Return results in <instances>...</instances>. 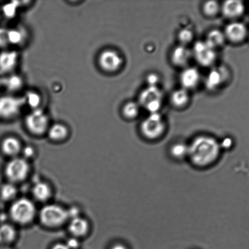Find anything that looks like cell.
Wrapping results in <instances>:
<instances>
[{
    "mask_svg": "<svg viewBox=\"0 0 249 249\" xmlns=\"http://www.w3.org/2000/svg\"><path fill=\"white\" fill-rule=\"evenodd\" d=\"M189 157L197 167H207L218 160L221 153V145L211 136L197 137L189 145Z\"/></svg>",
    "mask_w": 249,
    "mask_h": 249,
    "instance_id": "6da1fadb",
    "label": "cell"
},
{
    "mask_svg": "<svg viewBox=\"0 0 249 249\" xmlns=\"http://www.w3.org/2000/svg\"><path fill=\"white\" fill-rule=\"evenodd\" d=\"M38 215L36 204L28 197H17L11 202L9 216L14 224L21 226H28Z\"/></svg>",
    "mask_w": 249,
    "mask_h": 249,
    "instance_id": "7a4b0ae2",
    "label": "cell"
},
{
    "mask_svg": "<svg viewBox=\"0 0 249 249\" xmlns=\"http://www.w3.org/2000/svg\"><path fill=\"white\" fill-rule=\"evenodd\" d=\"M38 218L41 225L49 229L61 228L69 221L68 209L55 203H47L38 212Z\"/></svg>",
    "mask_w": 249,
    "mask_h": 249,
    "instance_id": "3957f363",
    "label": "cell"
},
{
    "mask_svg": "<svg viewBox=\"0 0 249 249\" xmlns=\"http://www.w3.org/2000/svg\"><path fill=\"white\" fill-rule=\"evenodd\" d=\"M29 161L22 157L11 158L4 166L5 177L8 182L16 184L24 181L30 174Z\"/></svg>",
    "mask_w": 249,
    "mask_h": 249,
    "instance_id": "277c9868",
    "label": "cell"
},
{
    "mask_svg": "<svg viewBox=\"0 0 249 249\" xmlns=\"http://www.w3.org/2000/svg\"><path fill=\"white\" fill-rule=\"evenodd\" d=\"M140 129L145 138L154 140L164 133L165 124L159 113H151L141 123Z\"/></svg>",
    "mask_w": 249,
    "mask_h": 249,
    "instance_id": "5b68a950",
    "label": "cell"
},
{
    "mask_svg": "<svg viewBox=\"0 0 249 249\" xmlns=\"http://www.w3.org/2000/svg\"><path fill=\"white\" fill-rule=\"evenodd\" d=\"M139 102L151 114L158 113L162 104V91L157 86H148L141 92Z\"/></svg>",
    "mask_w": 249,
    "mask_h": 249,
    "instance_id": "8992f818",
    "label": "cell"
},
{
    "mask_svg": "<svg viewBox=\"0 0 249 249\" xmlns=\"http://www.w3.org/2000/svg\"><path fill=\"white\" fill-rule=\"evenodd\" d=\"M25 124L31 133L41 136L49 129V119L45 112L41 109H34L26 116Z\"/></svg>",
    "mask_w": 249,
    "mask_h": 249,
    "instance_id": "52a82bcc",
    "label": "cell"
},
{
    "mask_svg": "<svg viewBox=\"0 0 249 249\" xmlns=\"http://www.w3.org/2000/svg\"><path fill=\"white\" fill-rule=\"evenodd\" d=\"M25 105L23 97L5 96L0 97V118L9 119L18 116Z\"/></svg>",
    "mask_w": 249,
    "mask_h": 249,
    "instance_id": "ba28073f",
    "label": "cell"
},
{
    "mask_svg": "<svg viewBox=\"0 0 249 249\" xmlns=\"http://www.w3.org/2000/svg\"><path fill=\"white\" fill-rule=\"evenodd\" d=\"M193 54L195 59L203 67H211L216 59L215 50L205 41H199L195 43Z\"/></svg>",
    "mask_w": 249,
    "mask_h": 249,
    "instance_id": "9c48e42d",
    "label": "cell"
},
{
    "mask_svg": "<svg viewBox=\"0 0 249 249\" xmlns=\"http://www.w3.org/2000/svg\"><path fill=\"white\" fill-rule=\"evenodd\" d=\"M99 64L102 70L107 72H115L123 64V58L116 51L107 50L100 53Z\"/></svg>",
    "mask_w": 249,
    "mask_h": 249,
    "instance_id": "30bf717a",
    "label": "cell"
},
{
    "mask_svg": "<svg viewBox=\"0 0 249 249\" xmlns=\"http://www.w3.org/2000/svg\"><path fill=\"white\" fill-rule=\"evenodd\" d=\"M67 225L68 231L73 237L78 239L84 238L90 232L89 221L81 216L70 219L68 222Z\"/></svg>",
    "mask_w": 249,
    "mask_h": 249,
    "instance_id": "8fae6325",
    "label": "cell"
},
{
    "mask_svg": "<svg viewBox=\"0 0 249 249\" xmlns=\"http://www.w3.org/2000/svg\"><path fill=\"white\" fill-rule=\"evenodd\" d=\"M224 35L233 43L242 42L247 37L248 31L246 26L240 22H233L226 27Z\"/></svg>",
    "mask_w": 249,
    "mask_h": 249,
    "instance_id": "7c38bea8",
    "label": "cell"
},
{
    "mask_svg": "<svg viewBox=\"0 0 249 249\" xmlns=\"http://www.w3.org/2000/svg\"><path fill=\"white\" fill-rule=\"evenodd\" d=\"M229 72L224 68L213 69L209 73L206 80V86L210 91L218 89L229 79Z\"/></svg>",
    "mask_w": 249,
    "mask_h": 249,
    "instance_id": "4fadbf2b",
    "label": "cell"
},
{
    "mask_svg": "<svg viewBox=\"0 0 249 249\" xmlns=\"http://www.w3.org/2000/svg\"><path fill=\"white\" fill-rule=\"evenodd\" d=\"M23 146L20 141L14 136H8L2 141L0 149L4 155L14 158L21 153Z\"/></svg>",
    "mask_w": 249,
    "mask_h": 249,
    "instance_id": "5bb4252c",
    "label": "cell"
},
{
    "mask_svg": "<svg viewBox=\"0 0 249 249\" xmlns=\"http://www.w3.org/2000/svg\"><path fill=\"white\" fill-rule=\"evenodd\" d=\"M32 194L36 201L45 203L50 201L52 197L53 190L48 182L38 180L34 183L32 188Z\"/></svg>",
    "mask_w": 249,
    "mask_h": 249,
    "instance_id": "9a60e30c",
    "label": "cell"
},
{
    "mask_svg": "<svg viewBox=\"0 0 249 249\" xmlns=\"http://www.w3.org/2000/svg\"><path fill=\"white\" fill-rule=\"evenodd\" d=\"M199 71L193 67L185 69L180 76V84L185 89H194L199 84Z\"/></svg>",
    "mask_w": 249,
    "mask_h": 249,
    "instance_id": "2e32d148",
    "label": "cell"
},
{
    "mask_svg": "<svg viewBox=\"0 0 249 249\" xmlns=\"http://www.w3.org/2000/svg\"><path fill=\"white\" fill-rule=\"evenodd\" d=\"M245 11L243 2L236 0H229L224 2L222 12L224 16L229 18H236L241 17Z\"/></svg>",
    "mask_w": 249,
    "mask_h": 249,
    "instance_id": "e0dca14e",
    "label": "cell"
},
{
    "mask_svg": "<svg viewBox=\"0 0 249 249\" xmlns=\"http://www.w3.org/2000/svg\"><path fill=\"white\" fill-rule=\"evenodd\" d=\"M18 53L15 51H3L0 53V71L8 74L16 68Z\"/></svg>",
    "mask_w": 249,
    "mask_h": 249,
    "instance_id": "ac0fdd59",
    "label": "cell"
},
{
    "mask_svg": "<svg viewBox=\"0 0 249 249\" xmlns=\"http://www.w3.org/2000/svg\"><path fill=\"white\" fill-rule=\"evenodd\" d=\"M18 232L14 225L3 223L0 225V246H10L17 240Z\"/></svg>",
    "mask_w": 249,
    "mask_h": 249,
    "instance_id": "d6986e66",
    "label": "cell"
},
{
    "mask_svg": "<svg viewBox=\"0 0 249 249\" xmlns=\"http://www.w3.org/2000/svg\"><path fill=\"white\" fill-rule=\"evenodd\" d=\"M49 138L56 142H60L67 139L69 130L67 126L61 124H55L49 127L47 131Z\"/></svg>",
    "mask_w": 249,
    "mask_h": 249,
    "instance_id": "ffe728a7",
    "label": "cell"
},
{
    "mask_svg": "<svg viewBox=\"0 0 249 249\" xmlns=\"http://www.w3.org/2000/svg\"><path fill=\"white\" fill-rule=\"evenodd\" d=\"M190 52L184 45L177 46L173 50L172 53V62L178 67H184L189 62Z\"/></svg>",
    "mask_w": 249,
    "mask_h": 249,
    "instance_id": "44dd1931",
    "label": "cell"
},
{
    "mask_svg": "<svg viewBox=\"0 0 249 249\" xmlns=\"http://www.w3.org/2000/svg\"><path fill=\"white\" fill-rule=\"evenodd\" d=\"M18 189L16 184L7 182L0 188V198L5 202H13L17 198Z\"/></svg>",
    "mask_w": 249,
    "mask_h": 249,
    "instance_id": "7402d4cb",
    "label": "cell"
},
{
    "mask_svg": "<svg viewBox=\"0 0 249 249\" xmlns=\"http://www.w3.org/2000/svg\"><path fill=\"white\" fill-rule=\"evenodd\" d=\"M225 40L226 36L223 32L218 29H213L209 32L207 36L206 40L205 41L215 50L216 48L223 45Z\"/></svg>",
    "mask_w": 249,
    "mask_h": 249,
    "instance_id": "603a6c76",
    "label": "cell"
},
{
    "mask_svg": "<svg viewBox=\"0 0 249 249\" xmlns=\"http://www.w3.org/2000/svg\"><path fill=\"white\" fill-rule=\"evenodd\" d=\"M172 102L175 107H182L189 102V95L184 89L176 90L172 95Z\"/></svg>",
    "mask_w": 249,
    "mask_h": 249,
    "instance_id": "cb8c5ba5",
    "label": "cell"
},
{
    "mask_svg": "<svg viewBox=\"0 0 249 249\" xmlns=\"http://www.w3.org/2000/svg\"><path fill=\"white\" fill-rule=\"evenodd\" d=\"M25 33L20 28H13L7 30V38L9 44L11 45H20L25 39Z\"/></svg>",
    "mask_w": 249,
    "mask_h": 249,
    "instance_id": "d4e9b609",
    "label": "cell"
},
{
    "mask_svg": "<svg viewBox=\"0 0 249 249\" xmlns=\"http://www.w3.org/2000/svg\"><path fill=\"white\" fill-rule=\"evenodd\" d=\"M22 85H23V79L19 75L17 74L6 75L4 87L9 91H17L21 89Z\"/></svg>",
    "mask_w": 249,
    "mask_h": 249,
    "instance_id": "484cf974",
    "label": "cell"
},
{
    "mask_svg": "<svg viewBox=\"0 0 249 249\" xmlns=\"http://www.w3.org/2000/svg\"><path fill=\"white\" fill-rule=\"evenodd\" d=\"M189 145H185L184 143H179L175 144L171 149V153L173 157L177 160H182L187 156L189 157Z\"/></svg>",
    "mask_w": 249,
    "mask_h": 249,
    "instance_id": "4316f807",
    "label": "cell"
},
{
    "mask_svg": "<svg viewBox=\"0 0 249 249\" xmlns=\"http://www.w3.org/2000/svg\"><path fill=\"white\" fill-rule=\"evenodd\" d=\"M140 108L138 105L134 102H129L125 104L123 108V114L128 119L135 118L138 115Z\"/></svg>",
    "mask_w": 249,
    "mask_h": 249,
    "instance_id": "83f0119b",
    "label": "cell"
},
{
    "mask_svg": "<svg viewBox=\"0 0 249 249\" xmlns=\"http://www.w3.org/2000/svg\"><path fill=\"white\" fill-rule=\"evenodd\" d=\"M25 104L34 109H38L41 104V97L38 92L29 91L24 97Z\"/></svg>",
    "mask_w": 249,
    "mask_h": 249,
    "instance_id": "f1b7e54d",
    "label": "cell"
},
{
    "mask_svg": "<svg viewBox=\"0 0 249 249\" xmlns=\"http://www.w3.org/2000/svg\"><path fill=\"white\" fill-rule=\"evenodd\" d=\"M19 6V2L12 1L9 3L4 4L2 7V13L7 18H14L17 14V10Z\"/></svg>",
    "mask_w": 249,
    "mask_h": 249,
    "instance_id": "f546056e",
    "label": "cell"
},
{
    "mask_svg": "<svg viewBox=\"0 0 249 249\" xmlns=\"http://www.w3.org/2000/svg\"><path fill=\"white\" fill-rule=\"evenodd\" d=\"M220 9L218 2L216 1H208L205 2L203 6L204 14L207 16H216Z\"/></svg>",
    "mask_w": 249,
    "mask_h": 249,
    "instance_id": "4dcf8cb0",
    "label": "cell"
},
{
    "mask_svg": "<svg viewBox=\"0 0 249 249\" xmlns=\"http://www.w3.org/2000/svg\"><path fill=\"white\" fill-rule=\"evenodd\" d=\"M178 36H179V40L182 45H184L192 41L193 38V33L189 29H183L179 32Z\"/></svg>",
    "mask_w": 249,
    "mask_h": 249,
    "instance_id": "1f68e13d",
    "label": "cell"
},
{
    "mask_svg": "<svg viewBox=\"0 0 249 249\" xmlns=\"http://www.w3.org/2000/svg\"><path fill=\"white\" fill-rule=\"evenodd\" d=\"M21 153L23 155L22 158L25 159V160H31V159L34 158L36 155V151L34 146L31 145H26L22 148Z\"/></svg>",
    "mask_w": 249,
    "mask_h": 249,
    "instance_id": "d6a6232c",
    "label": "cell"
},
{
    "mask_svg": "<svg viewBox=\"0 0 249 249\" xmlns=\"http://www.w3.org/2000/svg\"><path fill=\"white\" fill-rule=\"evenodd\" d=\"M8 45L7 30L6 29L0 28V48H6Z\"/></svg>",
    "mask_w": 249,
    "mask_h": 249,
    "instance_id": "836d02e7",
    "label": "cell"
},
{
    "mask_svg": "<svg viewBox=\"0 0 249 249\" xmlns=\"http://www.w3.org/2000/svg\"><path fill=\"white\" fill-rule=\"evenodd\" d=\"M65 244L69 249H78L80 246L79 239L73 237V236L68 238Z\"/></svg>",
    "mask_w": 249,
    "mask_h": 249,
    "instance_id": "e575fe53",
    "label": "cell"
},
{
    "mask_svg": "<svg viewBox=\"0 0 249 249\" xmlns=\"http://www.w3.org/2000/svg\"><path fill=\"white\" fill-rule=\"evenodd\" d=\"M149 86H157V84L159 80V77L154 73H151L146 78Z\"/></svg>",
    "mask_w": 249,
    "mask_h": 249,
    "instance_id": "d590c367",
    "label": "cell"
},
{
    "mask_svg": "<svg viewBox=\"0 0 249 249\" xmlns=\"http://www.w3.org/2000/svg\"><path fill=\"white\" fill-rule=\"evenodd\" d=\"M51 249H69L65 243H57L55 244Z\"/></svg>",
    "mask_w": 249,
    "mask_h": 249,
    "instance_id": "8d00e7d4",
    "label": "cell"
},
{
    "mask_svg": "<svg viewBox=\"0 0 249 249\" xmlns=\"http://www.w3.org/2000/svg\"><path fill=\"white\" fill-rule=\"evenodd\" d=\"M231 143H232V141L230 138H226L222 142L221 147L223 146L224 148H229L231 146Z\"/></svg>",
    "mask_w": 249,
    "mask_h": 249,
    "instance_id": "74e56055",
    "label": "cell"
},
{
    "mask_svg": "<svg viewBox=\"0 0 249 249\" xmlns=\"http://www.w3.org/2000/svg\"><path fill=\"white\" fill-rule=\"evenodd\" d=\"M6 74L0 71V86H4L5 79H6Z\"/></svg>",
    "mask_w": 249,
    "mask_h": 249,
    "instance_id": "f35d334b",
    "label": "cell"
},
{
    "mask_svg": "<svg viewBox=\"0 0 249 249\" xmlns=\"http://www.w3.org/2000/svg\"><path fill=\"white\" fill-rule=\"evenodd\" d=\"M110 249H128L125 246L121 245V244H115L112 246Z\"/></svg>",
    "mask_w": 249,
    "mask_h": 249,
    "instance_id": "ab89813d",
    "label": "cell"
},
{
    "mask_svg": "<svg viewBox=\"0 0 249 249\" xmlns=\"http://www.w3.org/2000/svg\"><path fill=\"white\" fill-rule=\"evenodd\" d=\"M0 249H14L10 246H0Z\"/></svg>",
    "mask_w": 249,
    "mask_h": 249,
    "instance_id": "60d3db41",
    "label": "cell"
}]
</instances>
